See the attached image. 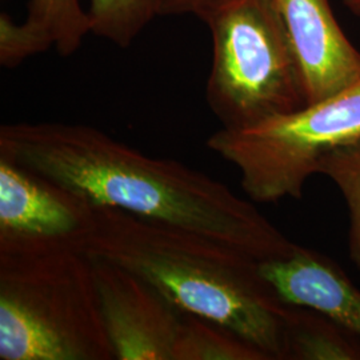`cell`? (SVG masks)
I'll return each instance as SVG.
<instances>
[{"label": "cell", "mask_w": 360, "mask_h": 360, "mask_svg": "<svg viewBox=\"0 0 360 360\" xmlns=\"http://www.w3.org/2000/svg\"><path fill=\"white\" fill-rule=\"evenodd\" d=\"M212 38L206 101L223 129L307 105L302 74L270 0H220L200 18Z\"/></svg>", "instance_id": "277c9868"}, {"label": "cell", "mask_w": 360, "mask_h": 360, "mask_svg": "<svg viewBox=\"0 0 360 360\" xmlns=\"http://www.w3.org/2000/svg\"><path fill=\"white\" fill-rule=\"evenodd\" d=\"M0 359L115 360L87 252L0 254Z\"/></svg>", "instance_id": "3957f363"}, {"label": "cell", "mask_w": 360, "mask_h": 360, "mask_svg": "<svg viewBox=\"0 0 360 360\" xmlns=\"http://www.w3.org/2000/svg\"><path fill=\"white\" fill-rule=\"evenodd\" d=\"M259 264L284 303L322 312L360 338V290L331 257L297 245L291 255Z\"/></svg>", "instance_id": "9c48e42d"}, {"label": "cell", "mask_w": 360, "mask_h": 360, "mask_svg": "<svg viewBox=\"0 0 360 360\" xmlns=\"http://www.w3.org/2000/svg\"><path fill=\"white\" fill-rule=\"evenodd\" d=\"M218 1L220 0H168L165 15H193L200 19Z\"/></svg>", "instance_id": "9a60e30c"}, {"label": "cell", "mask_w": 360, "mask_h": 360, "mask_svg": "<svg viewBox=\"0 0 360 360\" xmlns=\"http://www.w3.org/2000/svg\"><path fill=\"white\" fill-rule=\"evenodd\" d=\"M319 175L342 193L348 212V252L360 271V141L336 148L321 163Z\"/></svg>", "instance_id": "5bb4252c"}, {"label": "cell", "mask_w": 360, "mask_h": 360, "mask_svg": "<svg viewBox=\"0 0 360 360\" xmlns=\"http://www.w3.org/2000/svg\"><path fill=\"white\" fill-rule=\"evenodd\" d=\"M86 252L136 274L180 312L229 328L269 360L287 359L291 304L255 257L203 233L102 206Z\"/></svg>", "instance_id": "7a4b0ae2"}, {"label": "cell", "mask_w": 360, "mask_h": 360, "mask_svg": "<svg viewBox=\"0 0 360 360\" xmlns=\"http://www.w3.org/2000/svg\"><path fill=\"white\" fill-rule=\"evenodd\" d=\"M172 360H269L229 328L184 314Z\"/></svg>", "instance_id": "7c38bea8"}, {"label": "cell", "mask_w": 360, "mask_h": 360, "mask_svg": "<svg viewBox=\"0 0 360 360\" xmlns=\"http://www.w3.org/2000/svg\"><path fill=\"white\" fill-rule=\"evenodd\" d=\"M91 260L115 360H172L184 314L136 274Z\"/></svg>", "instance_id": "52a82bcc"}, {"label": "cell", "mask_w": 360, "mask_h": 360, "mask_svg": "<svg viewBox=\"0 0 360 360\" xmlns=\"http://www.w3.org/2000/svg\"><path fill=\"white\" fill-rule=\"evenodd\" d=\"M89 34V13L80 0H30L22 22L0 16V65L15 68L50 49L71 56Z\"/></svg>", "instance_id": "30bf717a"}, {"label": "cell", "mask_w": 360, "mask_h": 360, "mask_svg": "<svg viewBox=\"0 0 360 360\" xmlns=\"http://www.w3.org/2000/svg\"><path fill=\"white\" fill-rule=\"evenodd\" d=\"M299 65L307 104L360 82V52L335 18L330 0H270Z\"/></svg>", "instance_id": "ba28073f"}, {"label": "cell", "mask_w": 360, "mask_h": 360, "mask_svg": "<svg viewBox=\"0 0 360 360\" xmlns=\"http://www.w3.org/2000/svg\"><path fill=\"white\" fill-rule=\"evenodd\" d=\"M345 4L351 13L360 18V0H345Z\"/></svg>", "instance_id": "2e32d148"}, {"label": "cell", "mask_w": 360, "mask_h": 360, "mask_svg": "<svg viewBox=\"0 0 360 360\" xmlns=\"http://www.w3.org/2000/svg\"><path fill=\"white\" fill-rule=\"evenodd\" d=\"M168 0H89L91 34L124 49L158 16H165Z\"/></svg>", "instance_id": "4fadbf2b"}, {"label": "cell", "mask_w": 360, "mask_h": 360, "mask_svg": "<svg viewBox=\"0 0 360 360\" xmlns=\"http://www.w3.org/2000/svg\"><path fill=\"white\" fill-rule=\"evenodd\" d=\"M285 360H360V338L315 309L291 306Z\"/></svg>", "instance_id": "8fae6325"}, {"label": "cell", "mask_w": 360, "mask_h": 360, "mask_svg": "<svg viewBox=\"0 0 360 360\" xmlns=\"http://www.w3.org/2000/svg\"><path fill=\"white\" fill-rule=\"evenodd\" d=\"M360 141V82L316 103L271 116L245 129H221L206 146L239 171L255 203L302 199L323 159Z\"/></svg>", "instance_id": "5b68a950"}, {"label": "cell", "mask_w": 360, "mask_h": 360, "mask_svg": "<svg viewBox=\"0 0 360 360\" xmlns=\"http://www.w3.org/2000/svg\"><path fill=\"white\" fill-rule=\"evenodd\" d=\"M96 206L0 158V254L86 252Z\"/></svg>", "instance_id": "8992f818"}, {"label": "cell", "mask_w": 360, "mask_h": 360, "mask_svg": "<svg viewBox=\"0 0 360 360\" xmlns=\"http://www.w3.org/2000/svg\"><path fill=\"white\" fill-rule=\"evenodd\" d=\"M0 158L95 206L203 233L259 262L288 257L297 247L224 183L178 160L146 155L92 126L3 124Z\"/></svg>", "instance_id": "6da1fadb"}]
</instances>
